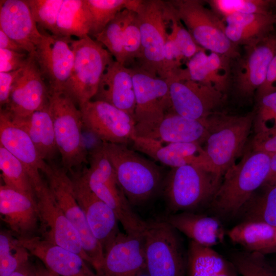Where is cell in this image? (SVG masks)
Returning a JSON list of instances; mask_svg holds the SVG:
<instances>
[{"instance_id": "obj_39", "label": "cell", "mask_w": 276, "mask_h": 276, "mask_svg": "<svg viewBox=\"0 0 276 276\" xmlns=\"http://www.w3.org/2000/svg\"><path fill=\"white\" fill-rule=\"evenodd\" d=\"M91 22L89 36L95 37L125 9H129L132 0H85Z\"/></svg>"}, {"instance_id": "obj_4", "label": "cell", "mask_w": 276, "mask_h": 276, "mask_svg": "<svg viewBox=\"0 0 276 276\" xmlns=\"http://www.w3.org/2000/svg\"><path fill=\"white\" fill-rule=\"evenodd\" d=\"M255 117V111L243 116L213 112L206 118L208 134L203 148L211 172L222 181L227 170L243 152Z\"/></svg>"}, {"instance_id": "obj_44", "label": "cell", "mask_w": 276, "mask_h": 276, "mask_svg": "<svg viewBox=\"0 0 276 276\" xmlns=\"http://www.w3.org/2000/svg\"><path fill=\"white\" fill-rule=\"evenodd\" d=\"M141 49V36L136 13L130 10L125 26L123 34V50L125 66L137 60Z\"/></svg>"}, {"instance_id": "obj_45", "label": "cell", "mask_w": 276, "mask_h": 276, "mask_svg": "<svg viewBox=\"0 0 276 276\" xmlns=\"http://www.w3.org/2000/svg\"><path fill=\"white\" fill-rule=\"evenodd\" d=\"M168 6L171 22V32L169 35L174 39L184 59L189 60L204 49L197 44L190 32L182 26L180 21L175 16L168 5Z\"/></svg>"}, {"instance_id": "obj_50", "label": "cell", "mask_w": 276, "mask_h": 276, "mask_svg": "<svg viewBox=\"0 0 276 276\" xmlns=\"http://www.w3.org/2000/svg\"><path fill=\"white\" fill-rule=\"evenodd\" d=\"M275 83L276 55L270 63L264 82L256 93L257 100L264 96L276 90V88L274 86Z\"/></svg>"}, {"instance_id": "obj_55", "label": "cell", "mask_w": 276, "mask_h": 276, "mask_svg": "<svg viewBox=\"0 0 276 276\" xmlns=\"http://www.w3.org/2000/svg\"><path fill=\"white\" fill-rule=\"evenodd\" d=\"M36 276H48L47 269L39 264L35 266Z\"/></svg>"}, {"instance_id": "obj_53", "label": "cell", "mask_w": 276, "mask_h": 276, "mask_svg": "<svg viewBox=\"0 0 276 276\" xmlns=\"http://www.w3.org/2000/svg\"><path fill=\"white\" fill-rule=\"evenodd\" d=\"M275 176H276V153H274L270 154L269 171L268 176L264 183L271 179Z\"/></svg>"}, {"instance_id": "obj_43", "label": "cell", "mask_w": 276, "mask_h": 276, "mask_svg": "<svg viewBox=\"0 0 276 276\" xmlns=\"http://www.w3.org/2000/svg\"><path fill=\"white\" fill-rule=\"evenodd\" d=\"M253 125L256 133L276 129V90L257 100Z\"/></svg>"}, {"instance_id": "obj_37", "label": "cell", "mask_w": 276, "mask_h": 276, "mask_svg": "<svg viewBox=\"0 0 276 276\" xmlns=\"http://www.w3.org/2000/svg\"><path fill=\"white\" fill-rule=\"evenodd\" d=\"M29 251L10 231L0 233V276H9L29 262Z\"/></svg>"}, {"instance_id": "obj_22", "label": "cell", "mask_w": 276, "mask_h": 276, "mask_svg": "<svg viewBox=\"0 0 276 276\" xmlns=\"http://www.w3.org/2000/svg\"><path fill=\"white\" fill-rule=\"evenodd\" d=\"M0 145L25 165L34 189L43 183L40 171L44 173L48 163L41 158L27 132L3 108L0 112Z\"/></svg>"}, {"instance_id": "obj_36", "label": "cell", "mask_w": 276, "mask_h": 276, "mask_svg": "<svg viewBox=\"0 0 276 276\" xmlns=\"http://www.w3.org/2000/svg\"><path fill=\"white\" fill-rule=\"evenodd\" d=\"M0 169L5 185L35 196L32 180L25 165L0 145Z\"/></svg>"}, {"instance_id": "obj_42", "label": "cell", "mask_w": 276, "mask_h": 276, "mask_svg": "<svg viewBox=\"0 0 276 276\" xmlns=\"http://www.w3.org/2000/svg\"><path fill=\"white\" fill-rule=\"evenodd\" d=\"M39 30L57 35V22L63 0H27Z\"/></svg>"}, {"instance_id": "obj_35", "label": "cell", "mask_w": 276, "mask_h": 276, "mask_svg": "<svg viewBox=\"0 0 276 276\" xmlns=\"http://www.w3.org/2000/svg\"><path fill=\"white\" fill-rule=\"evenodd\" d=\"M262 187L264 191L259 194L255 192L240 214L244 221L262 222L276 227V187Z\"/></svg>"}, {"instance_id": "obj_5", "label": "cell", "mask_w": 276, "mask_h": 276, "mask_svg": "<svg viewBox=\"0 0 276 276\" xmlns=\"http://www.w3.org/2000/svg\"><path fill=\"white\" fill-rule=\"evenodd\" d=\"M49 107L62 167L72 175L88 163V151L82 136L80 108L63 91H50Z\"/></svg>"}, {"instance_id": "obj_25", "label": "cell", "mask_w": 276, "mask_h": 276, "mask_svg": "<svg viewBox=\"0 0 276 276\" xmlns=\"http://www.w3.org/2000/svg\"><path fill=\"white\" fill-rule=\"evenodd\" d=\"M0 2V30L34 56L42 35L27 0Z\"/></svg>"}, {"instance_id": "obj_21", "label": "cell", "mask_w": 276, "mask_h": 276, "mask_svg": "<svg viewBox=\"0 0 276 276\" xmlns=\"http://www.w3.org/2000/svg\"><path fill=\"white\" fill-rule=\"evenodd\" d=\"M132 143L135 150L171 168L193 165L211 172L207 155L199 143H162L136 135Z\"/></svg>"}, {"instance_id": "obj_23", "label": "cell", "mask_w": 276, "mask_h": 276, "mask_svg": "<svg viewBox=\"0 0 276 276\" xmlns=\"http://www.w3.org/2000/svg\"><path fill=\"white\" fill-rule=\"evenodd\" d=\"M30 254L59 276H98L79 255L40 237H16Z\"/></svg>"}, {"instance_id": "obj_24", "label": "cell", "mask_w": 276, "mask_h": 276, "mask_svg": "<svg viewBox=\"0 0 276 276\" xmlns=\"http://www.w3.org/2000/svg\"><path fill=\"white\" fill-rule=\"evenodd\" d=\"M1 219L16 237L34 236L39 217L35 196L0 186Z\"/></svg>"}, {"instance_id": "obj_12", "label": "cell", "mask_w": 276, "mask_h": 276, "mask_svg": "<svg viewBox=\"0 0 276 276\" xmlns=\"http://www.w3.org/2000/svg\"><path fill=\"white\" fill-rule=\"evenodd\" d=\"M131 69L135 96V135L138 136L158 124L172 110V103L166 79L137 66Z\"/></svg>"}, {"instance_id": "obj_51", "label": "cell", "mask_w": 276, "mask_h": 276, "mask_svg": "<svg viewBox=\"0 0 276 276\" xmlns=\"http://www.w3.org/2000/svg\"><path fill=\"white\" fill-rule=\"evenodd\" d=\"M0 49L20 53H27L19 44L9 37L1 30H0Z\"/></svg>"}, {"instance_id": "obj_8", "label": "cell", "mask_w": 276, "mask_h": 276, "mask_svg": "<svg viewBox=\"0 0 276 276\" xmlns=\"http://www.w3.org/2000/svg\"><path fill=\"white\" fill-rule=\"evenodd\" d=\"M221 181L212 173L193 165L173 168L164 179V194L173 213L194 212L210 203Z\"/></svg>"}, {"instance_id": "obj_14", "label": "cell", "mask_w": 276, "mask_h": 276, "mask_svg": "<svg viewBox=\"0 0 276 276\" xmlns=\"http://www.w3.org/2000/svg\"><path fill=\"white\" fill-rule=\"evenodd\" d=\"M83 127L102 142L127 145L135 136V121L126 112L101 101L80 108Z\"/></svg>"}, {"instance_id": "obj_38", "label": "cell", "mask_w": 276, "mask_h": 276, "mask_svg": "<svg viewBox=\"0 0 276 276\" xmlns=\"http://www.w3.org/2000/svg\"><path fill=\"white\" fill-rule=\"evenodd\" d=\"M130 10L125 9L119 13L95 38L112 55L114 60L125 65L123 50V34Z\"/></svg>"}, {"instance_id": "obj_2", "label": "cell", "mask_w": 276, "mask_h": 276, "mask_svg": "<svg viewBox=\"0 0 276 276\" xmlns=\"http://www.w3.org/2000/svg\"><path fill=\"white\" fill-rule=\"evenodd\" d=\"M89 167L78 172L90 190L114 212L125 233L142 234L146 221L132 210L117 179L114 168L101 143L88 151Z\"/></svg>"}, {"instance_id": "obj_16", "label": "cell", "mask_w": 276, "mask_h": 276, "mask_svg": "<svg viewBox=\"0 0 276 276\" xmlns=\"http://www.w3.org/2000/svg\"><path fill=\"white\" fill-rule=\"evenodd\" d=\"M41 39L35 58L50 91H63L74 65L72 37L54 35L39 30Z\"/></svg>"}, {"instance_id": "obj_9", "label": "cell", "mask_w": 276, "mask_h": 276, "mask_svg": "<svg viewBox=\"0 0 276 276\" xmlns=\"http://www.w3.org/2000/svg\"><path fill=\"white\" fill-rule=\"evenodd\" d=\"M49 189L66 218L79 233L90 266L98 276H103L104 249L91 232L75 197L73 182L67 172L54 163H48L43 173Z\"/></svg>"}, {"instance_id": "obj_33", "label": "cell", "mask_w": 276, "mask_h": 276, "mask_svg": "<svg viewBox=\"0 0 276 276\" xmlns=\"http://www.w3.org/2000/svg\"><path fill=\"white\" fill-rule=\"evenodd\" d=\"M275 229L262 222L246 221L233 227L227 234L232 242L245 250L260 252L271 242Z\"/></svg>"}, {"instance_id": "obj_13", "label": "cell", "mask_w": 276, "mask_h": 276, "mask_svg": "<svg viewBox=\"0 0 276 276\" xmlns=\"http://www.w3.org/2000/svg\"><path fill=\"white\" fill-rule=\"evenodd\" d=\"M34 193L41 234L40 237L79 255L90 265L79 233L58 204L48 183L44 182L40 186L35 188Z\"/></svg>"}, {"instance_id": "obj_48", "label": "cell", "mask_w": 276, "mask_h": 276, "mask_svg": "<svg viewBox=\"0 0 276 276\" xmlns=\"http://www.w3.org/2000/svg\"><path fill=\"white\" fill-rule=\"evenodd\" d=\"M251 150L269 154L276 153V129L256 133L251 142Z\"/></svg>"}, {"instance_id": "obj_3", "label": "cell", "mask_w": 276, "mask_h": 276, "mask_svg": "<svg viewBox=\"0 0 276 276\" xmlns=\"http://www.w3.org/2000/svg\"><path fill=\"white\" fill-rule=\"evenodd\" d=\"M101 143L130 204L142 205L153 198L164 182L160 168L126 145Z\"/></svg>"}, {"instance_id": "obj_40", "label": "cell", "mask_w": 276, "mask_h": 276, "mask_svg": "<svg viewBox=\"0 0 276 276\" xmlns=\"http://www.w3.org/2000/svg\"><path fill=\"white\" fill-rule=\"evenodd\" d=\"M231 262L242 276H276V270L265 255L257 251L237 250L231 253Z\"/></svg>"}, {"instance_id": "obj_32", "label": "cell", "mask_w": 276, "mask_h": 276, "mask_svg": "<svg viewBox=\"0 0 276 276\" xmlns=\"http://www.w3.org/2000/svg\"><path fill=\"white\" fill-rule=\"evenodd\" d=\"M90 14L85 0H63L57 22V35L81 38L89 35Z\"/></svg>"}, {"instance_id": "obj_26", "label": "cell", "mask_w": 276, "mask_h": 276, "mask_svg": "<svg viewBox=\"0 0 276 276\" xmlns=\"http://www.w3.org/2000/svg\"><path fill=\"white\" fill-rule=\"evenodd\" d=\"M91 100L108 103L134 118L135 96L131 68L113 60L104 71Z\"/></svg>"}, {"instance_id": "obj_10", "label": "cell", "mask_w": 276, "mask_h": 276, "mask_svg": "<svg viewBox=\"0 0 276 276\" xmlns=\"http://www.w3.org/2000/svg\"><path fill=\"white\" fill-rule=\"evenodd\" d=\"M132 11L136 13L141 36L137 67L163 78V53L170 22L167 4L160 0H137Z\"/></svg>"}, {"instance_id": "obj_18", "label": "cell", "mask_w": 276, "mask_h": 276, "mask_svg": "<svg viewBox=\"0 0 276 276\" xmlns=\"http://www.w3.org/2000/svg\"><path fill=\"white\" fill-rule=\"evenodd\" d=\"M245 49L232 76L236 94L244 99L252 97L264 82L270 63L276 55V34L272 32L258 43Z\"/></svg>"}, {"instance_id": "obj_6", "label": "cell", "mask_w": 276, "mask_h": 276, "mask_svg": "<svg viewBox=\"0 0 276 276\" xmlns=\"http://www.w3.org/2000/svg\"><path fill=\"white\" fill-rule=\"evenodd\" d=\"M72 48L74 65L63 91L80 108L95 97L104 71L114 59L101 43L88 35L73 39Z\"/></svg>"}, {"instance_id": "obj_46", "label": "cell", "mask_w": 276, "mask_h": 276, "mask_svg": "<svg viewBox=\"0 0 276 276\" xmlns=\"http://www.w3.org/2000/svg\"><path fill=\"white\" fill-rule=\"evenodd\" d=\"M184 59L172 37L168 34L163 53V78L167 79L176 74L181 68Z\"/></svg>"}, {"instance_id": "obj_27", "label": "cell", "mask_w": 276, "mask_h": 276, "mask_svg": "<svg viewBox=\"0 0 276 276\" xmlns=\"http://www.w3.org/2000/svg\"><path fill=\"white\" fill-rule=\"evenodd\" d=\"M208 134L206 119L196 120L182 117L172 110L156 125L137 136L154 139L162 143L205 142Z\"/></svg>"}, {"instance_id": "obj_17", "label": "cell", "mask_w": 276, "mask_h": 276, "mask_svg": "<svg viewBox=\"0 0 276 276\" xmlns=\"http://www.w3.org/2000/svg\"><path fill=\"white\" fill-rule=\"evenodd\" d=\"M49 90L35 57L29 55L12 85L8 104L4 109L14 121L29 117L49 105Z\"/></svg>"}, {"instance_id": "obj_47", "label": "cell", "mask_w": 276, "mask_h": 276, "mask_svg": "<svg viewBox=\"0 0 276 276\" xmlns=\"http://www.w3.org/2000/svg\"><path fill=\"white\" fill-rule=\"evenodd\" d=\"M29 54L0 49V72L16 71L24 66Z\"/></svg>"}, {"instance_id": "obj_56", "label": "cell", "mask_w": 276, "mask_h": 276, "mask_svg": "<svg viewBox=\"0 0 276 276\" xmlns=\"http://www.w3.org/2000/svg\"><path fill=\"white\" fill-rule=\"evenodd\" d=\"M48 276H59L57 274L47 269Z\"/></svg>"}, {"instance_id": "obj_15", "label": "cell", "mask_w": 276, "mask_h": 276, "mask_svg": "<svg viewBox=\"0 0 276 276\" xmlns=\"http://www.w3.org/2000/svg\"><path fill=\"white\" fill-rule=\"evenodd\" d=\"M166 80L172 110L182 117L205 120L222 104L224 94L212 86L187 78L180 72Z\"/></svg>"}, {"instance_id": "obj_28", "label": "cell", "mask_w": 276, "mask_h": 276, "mask_svg": "<svg viewBox=\"0 0 276 276\" xmlns=\"http://www.w3.org/2000/svg\"><path fill=\"white\" fill-rule=\"evenodd\" d=\"M165 220L177 232L200 245L212 248L224 240L225 229L217 217L181 212L169 215Z\"/></svg>"}, {"instance_id": "obj_20", "label": "cell", "mask_w": 276, "mask_h": 276, "mask_svg": "<svg viewBox=\"0 0 276 276\" xmlns=\"http://www.w3.org/2000/svg\"><path fill=\"white\" fill-rule=\"evenodd\" d=\"M146 269L142 234L120 232L104 249L103 276H141Z\"/></svg>"}, {"instance_id": "obj_11", "label": "cell", "mask_w": 276, "mask_h": 276, "mask_svg": "<svg viewBox=\"0 0 276 276\" xmlns=\"http://www.w3.org/2000/svg\"><path fill=\"white\" fill-rule=\"evenodd\" d=\"M142 236L149 276H185L181 241L171 224L165 220L146 221Z\"/></svg>"}, {"instance_id": "obj_57", "label": "cell", "mask_w": 276, "mask_h": 276, "mask_svg": "<svg viewBox=\"0 0 276 276\" xmlns=\"http://www.w3.org/2000/svg\"><path fill=\"white\" fill-rule=\"evenodd\" d=\"M274 3L275 4V6L276 7V1H274Z\"/></svg>"}, {"instance_id": "obj_7", "label": "cell", "mask_w": 276, "mask_h": 276, "mask_svg": "<svg viewBox=\"0 0 276 276\" xmlns=\"http://www.w3.org/2000/svg\"><path fill=\"white\" fill-rule=\"evenodd\" d=\"M175 16L186 26L197 44L205 50L237 59V46L227 38L224 21L198 0L166 1Z\"/></svg>"}, {"instance_id": "obj_52", "label": "cell", "mask_w": 276, "mask_h": 276, "mask_svg": "<svg viewBox=\"0 0 276 276\" xmlns=\"http://www.w3.org/2000/svg\"><path fill=\"white\" fill-rule=\"evenodd\" d=\"M9 276H36L35 266L29 262Z\"/></svg>"}, {"instance_id": "obj_31", "label": "cell", "mask_w": 276, "mask_h": 276, "mask_svg": "<svg viewBox=\"0 0 276 276\" xmlns=\"http://www.w3.org/2000/svg\"><path fill=\"white\" fill-rule=\"evenodd\" d=\"M188 276H237L232 262L211 247L191 241L187 254Z\"/></svg>"}, {"instance_id": "obj_34", "label": "cell", "mask_w": 276, "mask_h": 276, "mask_svg": "<svg viewBox=\"0 0 276 276\" xmlns=\"http://www.w3.org/2000/svg\"><path fill=\"white\" fill-rule=\"evenodd\" d=\"M231 60L225 56L211 52L206 58L197 64L195 70L196 80L224 94L231 80Z\"/></svg>"}, {"instance_id": "obj_58", "label": "cell", "mask_w": 276, "mask_h": 276, "mask_svg": "<svg viewBox=\"0 0 276 276\" xmlns=\"http://www.w3.org/2000/svg\"><path fill=\"white\" fill-rule=\"evenodd\" d=\"M274 267V268H275V270H276V267Z\"/></svg>"}, {"instance_id": "obj_30", "label": "cell", "mask_w": 276, "mask_h": 276, "mask_svg": "<svg viewBox=\"0 0 276 276\" xmlns=\"http://www.w3.org/2000/svg\"><path fill=\"white\" fill-rule=\"evenodd\" d=\"M13 121L27 132L41 158L52 163L59 152L49 105L25 119Z\"/></svg>"}, {"instance_id": "obj_19", "label": "cell", "mask_w": 276, "mask_h": 276, "mask_svg": "<svg viewBox=\"0 0 276 276\" xmlns=\"http://www.w3.org/2000/svg\"><path fill=\"white\" fill-rule=\"evenodd\" d=\"M74 192L95 237L105 248L121 232L113 211L97 196L82 180L78 173L71 177Z\"/></svg>"}, {"instance_id": "obj_1", "label": "cell", "mask_w": 276, "mask_h": 276, "mask_svg": "<svg viewBox=\"0 0 276 276\" xmlns=\"http://www.w3.org/2000/svg\"><path fill=\"white\" fill-rule=\"evenodd\" d=\"M270 154L251 149L225 172L210 205L223 219L240 215L244 206L262 186L269 173Z\"/></svg>"}, {"instance_id": "obj_41", "label": "cell", "mask_w": 276, "mask_h": 276, "mask_svg": "<svg viewBox=\"0 0 276 276\" xmlns=\"http://www.w3.org/2000/svg\"><path fill=\"white\" fill-rule=\"evenodd\" d=\"M210 8L221 19L236 14L271 12L274 1L269 0H210Z\"/></svg>"}, {"instance_id": "obj_49", "label": "cell", "mask_w": 276, "mask_h": 276, "mask_svg": "<svg viewBox=\"0 0 276 276\" xmlns=\"http://www.w3.org/2000/svg\"><path fill=\"white\" fill-rule=\"evenodd\" d=\"M22 68L10 72H0L1 108L8 104L12 85L19 75Z\"/></svg>"}, {"instance_id": "obj_29", "label": "cell", "mask_w": 276, "mask_h": 276, "mask_svg": "<svg viewBox=\"0 0 276 276\" xmlns=\"http://www.w3.org/2000/svg\"><path fill=\"white\" fill-rule=\"evenodd\" d=\"M229 40L236 46L254 45L272 33L276 15L264 13L236 14L222 19Z\"/></svg>"}, {"instance_id": "obj_54", "label": "cell", "mask_w": 276, "mask_h": 276, "mask_svg": "<svg viewBox=\"0 0 276 276\" xmlns=\"http://www.w3.org/2000/svg\"><path fill=\"white\" fill-rule=\"evenodd\" d=\"M276 252V229L271 242L260 253L265 255L268 254Z\"/></svg>"}]
</instances>
